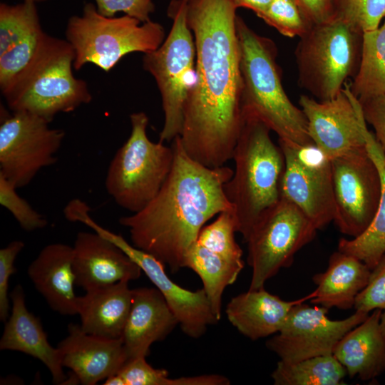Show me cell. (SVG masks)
I'll list each match as a JSON object with an SVG mask.
<instances>
[{
    "mask_svg": "<svg viewBox=\"0 0 385 385\" xmlns=\"http://www.w3.org/2000/svg\"><path fill=\"white\" fill-rule=\"evenodd\" d=\"M237 16L231 0H187L196 82L185 106L180 139L192 160L210 168L232 159L244 123Z\"/></svg>",
    "mask_w": 385,
    "mask_h": 385,
    "instance_id": "obj_1",
    "label": "cell"
},
{
    "mask_svg": "<svg viewBox=\"0 0 385 385\" xmlns=\"http://www.w3.org/2000/svg\"><path fill=\"white\" fill-rule=\"evenodd\" d=\"M171 170L154 199L119 223L128 229L132 245L150 254L171 272L185 268L186 256L205 224L224 211L232 210L224 185L234 170L210 168L192 160L180 136L173 141Z\"/></svg>",
    "mask_w": 385,
    "mask_h": 385,
    "instance_id": "obj_2",
    "label": "cell"
},
{
    "mask_svg": "<svg viewBox=\"0 0 385 385\" xmlns=\"http://www.w3.org/2000/svg\"><path fill=\"white\" fill-rule=\"evenodd\" d=\"M236 29L242 116L260 120L280 140L302 145L313 143L304 113L291 101L283 88L274 42L256 33L239 16Z\"/></svg>",
    "mask_w": 385,
    "mask_h": 385,
    "instance_id": "obj_3",
    "label": "cell"
},
{
    "mask_svg": "<svg viewBox=\"0 0 385 385\" xmlns=\"http://www.w3.org/2000/svg\"><path fill=\"white\" fill-rule=\"evenodd\" d=\"M243 118L232 155L235 170L224 192L232 206L237 232L246 241L259 218L281 199L284 158L265 124L254 117Z\"/></svg>",
    "mask_w": 385,
    "mask_h": 385,
    "instance_id": "obj_4",
    "label": "cell"
},
{
    "mask_svg": "<svg viewBox=\"0 0 385 385\" xmlns=\"http://www.w3.org/2000/svg\"><path fill=\"white\" fill-rule=\"evenodd\" d=\"M74 50L66 40L46 34L36 55L3 92L12 112L24 111L51 123L92 101L88 83L73 73Z\"/></svg>",
    "mask_w": 385,
    "mask_h": 385,
    "instance_id": "obj_5",
    "label": "cell"
},
{
    "mask_svg": "<svg viewBox=\"0 0 385 385\" xmlns=\"http://www.w3.org/2000/svg\"><path fill=\"white\" fill-rule=\"evenodd\" d=\"M362 37L361 31L338 17L314 24L294 50L299 87L318 101L336 97L358 71Z\"/></svg>",
    "mask_w": 385,
    "mask_h": 385,
    "instance_id": "obj_6",
    "label": "cell"
},
{
    "mask_svg": "<svg viewBox=\"0 0 385 385\" xmlns=\"http://www.w3.org/2000/svg\"><path fill=\"white\" fill-rule=\"evenodd\" d=\"M65 36L74 50L75 70L92 63L105 72L130 53L157 49L165 38V29L158 22L142 23L128 15L105 16L91 2L84 4L81 15L68 19Z\"/></svg>",
    "mask_w": 385,
    "mask_h": 385,
    "instance_id": "obj_7",
    "label": "cell"
},
{
    "mask_svg": "<svg viewBox=\"0 0 385 385\" xmlns=\"http://www.w3.org/2000/svg\"><path fill=\"white\" fill-rule=\"evenodd\" d=\"M186 6L187 0L170 1V33L157 49L143 57V67L154 78L161 96L164 123L159 140L163 143L181 134L185 106L196 82V48Z\"/></svg>",
    "mask_w": 385,
    "mask_h": 385,
    "instance_id": "obj_8",
    "label": "cell"
},
{
    "mask_svg": "<svg viewBox=\"0 0 385 385\" xmlns=\"http://www.w3.org/2000/svg\"><path fill=\"white\" fill-rule=\"evenodd\" d=\"M131 132L111 160L105 179L108 194L120 207L135 213L157 195L173 166V147L151 141L144 112L130 115Z\"/></svg>",
    "mask_w": 385,
    "mask_h": 385,
    "instance_id": "obj_9",
    "label": "cell"
},
{
    "mask_svg": "<svg viewBox=\"0 0 385 385\" xmlns=\"http://www.w3.org/2000/svg\"><path fill=\"white\" fill-rule=\"evenodd\" d=\"M317 229L295 205L281 198L257 221L245 242L252 267L249 289L265 283L292 265L296 253L312 242Z\"/></svg>",
    "mask_w": 385,
    "mask_h": 385,
    "instance_id": "obj_10",
    "label": "cell"
},
{
    "mask_svg": "<svg viewBox=\"0 0 385 385\" xmlns=\"http://www.w3.org/2000/svg\"><path fill=\"white\" fill-rule=\"evenodd\" d=\"M45 119L24 111L3 112L0 125V175L17 189L38 172L54 165L65 132Z\"/></svg>",
    "mask_w": 385,
    "mask_h": 385,
    "instance_id": "obj_11",
    "label": "cell"
},
{
    "mask_svg": "<svg viewBox=\"0 0 385 385\" xmlns=\"http://www.w3.org/2000/svg\"><path fill=\"white\" fill-rule=\"evenodd\" d=\"M284 158L281 198L295 205L317 230L335 215L332 163L313 143L298 145L279 139Z\"/></svg>",
    "mask_w": 385,
    "mask_h": 385,
    "instance_id": "obj_12",
    "label": "cell"
},
{
    "mask_svg": "<svg viewBox=\"0 0 385 385\" xmlns=\"http://www.w3.org/2000/svg\"><path fill=\"white\" fill-rule=\"evenodd\" d=\"M334 222L351 237L361 235L376 212L381 191L379 169L366 147L331 160Z\"/></svg>",
    "mask_w": 385,
    "mask_h": 385,
    "instance_id": "obj_13",
    "label": "cell"
},
{
    "mask_svg": "<svg viewBox=\"0 0 385 385\" xmlns=\"http://www.w3.org/2000/svg\"><path fill=\"white\" fill-rule=\"evenodd\" d=\"M327 313L328 309L322 306L297 303L292 307L278 334L267 342V349L285 362L333 354L340 339L369 315L356 311L346 319L332 320Z\"/></svg>",
    "mask_w": 385,
    "mask_h": 385,
    "instance_id": "obj_14",
    "label": "cell"
},
{
    "mask_svg": "<svg viewBox=\"0 0 385 385\" xmlns=\"http://www.w3.org/2000/svg\"><path fill=\"white\" fill-rule=\"evenodd\" d=\"M83 223L111 241L138 264L163 294L182 331L188 337L200 338L209 325L218 322L203 288L190 291L177 284L167 275L165 265L160 261L129 244L120 235L101 226L91 215H86Z\"/></svg>",
    "mask_w": 385,
    "mask_h": 385,
    "instance_id": "obj_15",
    "label": "cell"
},
{
    "mask_svg": "<svg viewBox=\"0 0 385 385\" xmlns=\"http://www.w3.org/2000/svg\"><path fill=\"white\" fill-rule=\"evenodd\" d=\"M299 104L307 120L313 143L330 160L366 147V122L349 83L334 98L318 101L301 95Z\"/></svg>",
    "mask_w": 385,
    "mask_h": 385,
    "instance_id": "obj_16",
    "label": "cell"
},
{
    "mask_svg": "<svg viewBox=\"0 0 385 385\" xmlns=\"http://www.w3.org/2000/svg\"><path fill=\"white\" fill-rule=\"evenodd\" d=\"M72 247L76 284L86 292L135 280L143 272L120 247L94 231L79 232Z\"/></svg>",
    "mask_w": 385,
    "mask_h": 385,
    "instance_id": "obj_17",
    "label": "cell"
},
{
    "mask_svg": "<svg viewBox=\"0 0 385 385\" xmlns=\"http://www.w3.org/2000/svg\"><path fill=\"white\" fill-rule=\"evenodd\" d=\"M68 333L57 348L63 366L70 369L81 384H96L117 374L128 361L122 338L92 335L73 323L68 324Z\"/></svg>",
    "mask_w": 385,
    "mask_h": 385,
    "instance_id": "obj_18",
    "label": "cell"
},
{
    "mask_svg": "<svg viewBox=\"0 0 385 385\" xmlns=\"http://www.w3.org/2000/svg\"><path fill=\"white\" fill-rule=\"evenodd\" d=\"M178 322L157 288L133 289V300L122 339L128 360L144 357L150 346L163 340Z\"/></svg>",
    "mask_w": 385,
    "mask_h": 385,
    "instance_id": "obj_19",
    "label": "cell"
},
{
    "mask_svg": "<svg viewBox=\"0 0 385 385\" xmlns=\"http://www.w3.org/2000/svg\"><path fill=\"white\" fill-rule=\"evenodd\" d=\"M10 298L11 312L5 322L0 349L20 351L38 359L50 371L53 382L63 384L66 376L60 351L48 342L40 319L28 310L20 284L11 291Z\"/></svg>",
    "mask_w": 385,
    "mask_h": 385,
    "instance_id": "obj_20",
    "label": "cell"
},
{
    "mask_svg": "<svg viewBox=\"0 0 385 385\" xmlns=\"http://www.w3.org/2000/svg\"><path fill=\"white\" fill-rule=\"evenodd\" d=\"M73 247L63 243L45 246L28 267V275L50 307L63 315L78 314L73 267Z\"/></svg>",
    "mask_w": 385,
    "mask_h": 385,
    "instance_id": "obj_21",
    "label": "cell"
},
{
    "mask_svg": "<svg viewBox=\"0 0 385 385\" xmlns=\"http://www.w3.org/2000/svg\"><path fill=\"white\" fill-rule=\"evenodd\" d=\"M308 296L284 301L264 287L249 289L231 299L225 313L231 324L246 337L257 340L278 333L292 307Z\"/></svg>",
    "mask_w": 385,
    "mask_h": 385,
    "instance_id": "obj_22",
    "label": "cell"
},
{
    "mask_svg": "<svg viewBox=\"0 0 385 385\" xmlns=\"http://www.w3.org/2000/svg\"><path fill=\"white\" fill-rule=\"evenodd\" d=\"M128 282L120 281L78 297L77 314L84 332L106 339L122 338L133 300Z\"/></svg>",
    "mask_w": 385,
    "mask_h": 385,
    "instance_id": "obj_23",
    "label": "cell"
},
{
    "mask_svg": "<svg viewBox=\"0 0 385 385\" xmlns=\"http://www.w3.org/2000/svg\"><path fill=\"white\" fill-rule=\"evenodd\" d=\"M382 310L375 309L337 343L333 355L350 378L368 381L385 371V342L380 329Z\"/></svg>",
    "mask_w": 385,
    "mask_h": 385,
    "instance_id": "obj_24",
    "label": "cell"
},
{
    "mask_svg": "<svg viewBox=\"0 0 385 385\" xmlns=\"http://www.w3.org/2000/svg\"><path fill=\"white\" fill-rule=\"evenodd\" d=\"M371 272L357 257L338 250L330 256L327 270L312 277L317 288L308 294L309 299L328 309L353 308L356 296L368 284Z\"/></svg>",
    "mask_w": 385,
    "mask_h": 385,
    "instance_id": "obj_25",
    "label": "cell"
},
{
    "mask_svg": "<svg viewBox=\"0 0 385 385\" xmlns=\"http://www.w3.org/2000/svg\"><path fill=\"white\" fill-rule=\"evenodd\" d=\"M366 149L375 162L381 177V191L375 216L368 228L359 236L342 238L338 250L353 255L372 270L385 255V158L374 133L363 125Z\"/></svg>",
    "mask_w": 385,
    "mask_h": 385,
    "instance_id": "obj_26",
    "label": "cell"
},
{
    "mask_svg": "<svg viewBox=\"0 0 385 385\" xmlns=\"http://www.w3.org/2000/svg\"><path fill=\"white\" fill-rule=\"evenodd\" d=\"M185 267L193 270L201 279L202 288L219 321L224 290L236 281L244 262L230 259L195 242L186 256Z\"/></svg>",
    "mask_w": 385,
    "mask_h": 385,
    "instance_id": "obj_27",
    "label": "cell"
},
{
    "mask_svg": "<svg viewBox=\"0 0 385 385\" xmlns=\"http://www.w3.org/2000/svg\"><path fill=\"white\" fill-rule=\"evenodd\" d=\"M349 86L359 101L385 94V17L379 27L363 33L359 67Z\"/></svg>",
    "mask_w": 385,
    "mask_h": 385,
    "instance_id": "obj_28",
    "label": "cell"
},
{
    "mask_svg": "<svg viewBox=\"0 0 385 385\" xmlns=\"http://www.w3.org/2000/svg\"><path fill=\"white\" fill-rule=\"evenodd\" d=\"M345 368L333 354L311 357L294 362L279 361L272 374L275 385L344 384Z\"/></svg>",
    "mask_w": 385,
    "mask_h": 385,
    "instance_id": "obj_29",
    "label": "cell"
},
{
    "mask_svg": "<svg viewBox=\"0 0 385 385\" xmlns=\"http://www.w3.org/2000/svg\"><path fill=\"white\" fill-rule=\"evenodd\" d=\"M42 29L36 4H0V55Z\"/></svg>",
    "mask_w": 385,
    "mask_h": 385,
    "instance_id": "obj_30",
    "label": "cell"
},
{
    "mask_svg": "<svg viewBox=\"0 0 385 385\" xmlns=\"http://www.w3.org/2000/svg\"><path fill=\"white\" fill-rule=\"evenodd\" d=\"M258 17L289 38H299L313 26L294 0H272Z\"/></svg>",
    "mask_w": 385,
    "mask_h": 385,
    "instance_id": "obj_31",
    "label": "cell"
},
{
    "mask_svg": "<svg viewBox=\"0 0 385 385\" xmlns=\"http://www.w3.org/2000/svg\"><path fill=\"white\" fill-rule=\"evenodd\" d=\"M334 16L364 33L376 29L385 17V0H332Z\"/></svg>",
    "mask_w": 385,
    "mask_h": 385,
    "instance_id": "obj_32",
    "label": "cell"
},
{
    "mask_svg": "<svg viewBox=\"0 0 385 385\" xmlns=\"http://www.w3.org/2000/svg\"><path fill=\"white\" fill-rule=\"evenodd\" d=\"M46 33L41 29L0 55V88L4 91L36 55Z\"/></svg>",
    "mask_w": 385,
    "mask_h": 385,
    "instance_id": "obj_33",
    "label": "cell"
},
{
    "mask_svg": "<svg viewBox=\"0 0 385 385\" xmlns=\"http://www.w3.org/2000/svg\"><path fill=\"white\" fill-rule=\"evenodd\" d=\"M16 188L0 175V204L27 232L46 227L48 220L16 192Z\"/></svg>",
    "mask_w": 385,
    "mask_h": 385,
    "instance_id": "obj_34",
    "label": "cell"
},
{
    "mask_svg": "<svg viewBox=\"0 0 385 385\" xmlns=\"http://www.w3.org/2000/svg\"><path fill=\"white\" fill-rule=\"evenodd\" d=\"M125 385H180V377H169L167 370L152 367L144 357L128 360L118 372Z\"/></svg>",
    "mask_w": 385,
    "mask_h": 385,
    "instance_id": "obj_35",
    "label": "cell"
},
{
    "mask_svg": "<svg viewBox=\"0 0 385 385\" xmlns=\"http://www.w3.org/2000/svg\"><path fill=\"white\" fill-rule=\"evenodd\" d=\"M354 308L366 313L385 309V255L371 270L368 284L356 296Z\"/></svg>",
    "mask_w": 385,
    "mask_h": 385,
    "instance_id": "obj_36",
    "label": "cell"
},
{
    "mask_svg": "<svg viewBox=\"0 0 385 385\" xmlns=\"http://www.w3.org/2000/svg\"><path fill=\"white\" fill-rule=\"evenodd\" d=\"M24 246L21 240H14L0 250V320L4 322L9 317V279L16 272L15 260Z\"/></svg>",
    "mask_w": 385,
    "mask_h": 385,
    "instance_id": "obj_37",
    "label": "cell"
},
{
    "mask_svg": "<svg viewBox=\"0 0 385 385\" xmlns=\"http://www.w3.org/2000/svg\"><path fill=\"white\" fill-rule=\"evenodd\" d=\"M97 11L102 15L113 17L118 12L137 19L142 23L150 20L155 9L153 0H94Z\"/></svg>",
    "mask_w": 385,
    "mask_h": 385,
    "instance_id": "obj_38",
    "label": "cell"
},
{
    "mask_svg": "<svg viewBox=\"0 0 385 385\" xmlns=\"http://www.w3.org/2000/svg\"><path fill=\"white\" fill-rule=\"evenodd\" d=\"M359 101V100H358ZM363 117L374 129V135L385 158V94L359 101Z\"/></svg>",
    "mask_w": 385,
    "mask_h": 385,
    "instance_id": "obj_39",
    "label": "cell"
},
{
    "mask_svg": "<svg viewBox=\"0 0 385 385\" xmlns=\"http://www.w3.org/2000/svg\"><path fill=\"white\" fill-rule=\"evenodd\" d=\"M314 25L334 17L332 0H294Z\"/></svg>",
    "mask_w": 385,
    "mask_h": 385,
    "instance_id": "obj_40",
    "label": "cell"
},
{
    "mask_svg": "<svg viewBox=\"0 0 385 385\" xmlns=\"http://www.w3.org/2000/svg\"><path fill=\"white\" fill-rule=\"evenodd\" d=\"M237 9L244 8L252 11L258 16L271 4L272 0H231Z\"/></svg>",
    "mask_w": 385,
    "mask_h": 385,
    "instance_id": "obj_41",
    "label": "cell"
},
{
    "mask_svg": "<svg viewBox=\"0 0 385 385\" xmlns=\"http://www.w3.org/2000/svg\"><path fill=\"white\" fill-rule=\"evenodd\" d=\"M104 385H125L123 378L119 374H115L109 376L105 379Z\"/></svg>",
    "mask_w": 385,
    "mask_h": 385,
    "instance_id": "obj_42",
    "label": "cell"
},
{
    "mask_svg": "<svg viewBox=\"0 0 385 385\" xmlns=\"http://www.w3.org/2000/svg\"><path fill=\"white\" fill-rule=\"evenodd\" d=\"M380 329L385 342V309L381 312L380 318Z\"/></svg>",
    "mask_w": 385,
    "mask_h": 385,
    "instance_id": "obj_43",
    "label": "cell"
},
{
    "mask_svg": "<svg viewBox=\"0 0 385 385\" xmlns=\"http://www.w3.org/2000/svg\"><path fill=\"white\" fill-rule=\"evenodd\" d=\"M48 0H24V1H31V2H34L35 4L36 3H39V2H44V1H47Z\"/></svg>",
    "mask_w": 385,
    "mask_h": 385,
    "instance_id": "obj_44",
    "label": "cell"
}]
</instances>
